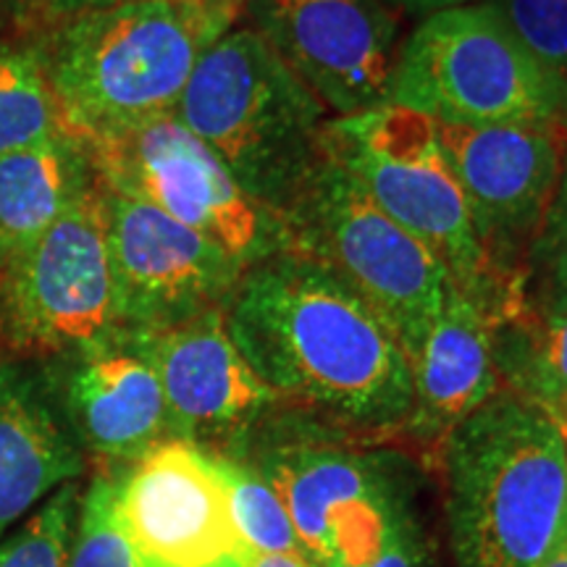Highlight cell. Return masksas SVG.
Segmentation results:
<instances>
[{
	"instance_id": "cell-28",
	"label": "cell",
	"mask_w": 567,
	"mask_h": 567,
	"mask_svg": "<svg viewBox=\"0 0 567 567\" xmlns=\"http://www.w3.org/2000/svg\"><path fill=\"white\" fill-rule=\"evenodd\" d=\"M384 3L392 6L394 11L423 13V17H431V13L463 9V6H473V3H486V0H384Z\"/></svg>"
},
{
	"instance_id": "cell-12",
	"label": "cell",
	"mask_w": 567,
	"mask_h": 567,
	"mask_svg": "<svg viewBox=\"0 0 567 567\" xmlns=\"http://www.w3.org/2000/svg\"><path fill=\"white\" fill-rule=\"evenodd\" d=\"M252 27L329 116L384 105L400 59V17L384 0H247Z\"/></svg>"
},
{
	"instance_id": "cell-30",
	"label": "cell",
	"mask_w": 567,
	"mask_h": 567,
	"mask_svg": "<svg viewBox=\"0 0 567 567\" xmlns=\"http://www.w3.org/2000/svg\"><path fill=\"white\" fill-rule=\"evenodd\" d=\"M243 567H310L305 555H264V551L245 549L239 557Z\"/></svg>"
},
{
	"instance_id": "cell-22",
	"label": "cell",
	"mask_w": 567,
	"mask_h": 567,
	"mask_svg": "<svg viewBox=\"0 0 567 567\" xmlns=\"http://www.w3.org/2000/svg\"><path fill=\"white\" fill-rule=\"evenodd\" d=\"M534 63L567 137V0H488Z\"/></svg>"
},
{
	"instance_id": "cell-8",
	"label": "cell",
	"mask_w": 567,
	"mask_h": 567,
	"mask_svg": "<svg viewBox=\"0 0 567 567\" xmlns=\"http://www.w3.org/2000/svg\"><path fill=\"white\" fill-rule=\"evenodd\" d=\"M122 334L97 176L0 276V337L19 354L69 358Z\"/></svg>"
},
{
	"instance_id": "cell-19",
	"label": "cell",
	"mask_w": 567,
	"mask_h": 567,
	"mask_svg": "<svg viewBox=\"0 0 567 567\" xmlns=\"http://www.w3.org/2000/svg\"><path fill=\"white\" fill-rule=\"evenodd\" d=\"M502 386L536 405L567 400V316H538L528 308L492 326Z\"/></svg>"
},
{
	"instance_id": "cell-6",
	"label": "cell",
	"mask_w": 567,
	"mask_h": 567,
	"mask_svg": "<svg viewBox=\"0 0 567 567\" xmlns=\"http://www.w3.org/2000/svg\"><path fill=\"white\" fill-rule=\"evenodd\" d=\"M284 229L289 250L334 268L381 316L408 360L415 358L452 289L429 247L394 224L331 155L284 216Z\"/></svg>"
},
{
	"instance_id": "cell-14",
	"label": "cell",
	"mask_w": 567,
	"mask_h": 567,
	"mask_svg": "<svg viewBox=\"0 0 567 567\" xmlns=\"http://www.w3.org/2000/svg\"><path fill=\"white\" fill-rule=\"evenodd\" d=\"M126 337L158 375L172 439L229 452L281 405L231 342L226 310Z\"/></svg>"
},
{
	"instance_id": "cell-3",
	"label": "cell",
	"mask_w": 567,
	"mask_h": 567,
	"mask_svg": "<svg viewBox=\"0 0 567 567\" xmlns=\"http://www.w3.org/2000/svg\"><path fill=\"white\" fill-rule=\"evenodd\" d=\"M226 32L189 0H124L53 19L32 53L61 126L92 145L174 113L197 59Z\"/></svg>"
},
{
	"instance_id": "cell-24",
	"label": "cell",
	"mask_w": 567,
	"mask_h": 567,
	"mask_svg": "<svg viewBox=\"0 0 567 567\" xmlns=\"http://www.w3.org/2000/svg\"><path fill=\"white\" fill-rule=\"evenodd\" d=\"M80 505V488L61 486L24 528L0 544V567H66Z\"/></svg>"
},
{
	"instance_id": "cell-33",
	"label": "cell",
	"mask_w": 567,
	"mask_h": 567,
	"mask_svg": "<svg viewBox=\"0 0 567 567\" xmlns=\"http://www.w3.org/2000/svg\"><path fill=\"white\" fill-rule=\"evenodd\" d=\"M224 567H243V565H239V559H237V563H229V565H224Z\"/></svg>"
},
{
	"instance_id": "cell-26",
	"label": "cell",
	"mask_w": 567,
	"mask_h": 567,
	"mask_svg": "<svg viewBox=\"0 0 567 567\" xmlns=\"http://www.w3.org/2000/svg\"><path fill=\"white\" fill-rule=\"evenodd\" d=\"M337 567H436L434 551H431L425 530L417 520V513L402 520L384 542L365 557L354 559L350 565Z\"/></svg>"
},
{
	"instance_id": "cell-17",
	"label": "cell",
	"mask_w": 567,
	"mask_h": 567,
	"mask_svg": "<svg viewBox=\"0 0 567 567\" xmlns=\"http://www.w3.org/2000/svg\"><path fill=\"white\" fill-rule=\"evenodd\" d=\"M82 467L80 446L42 381L0 358V536Z\"/></svg>"
},
{
	"instance_id": "cell-27",
	"label": "cell",
	"mask_w": 567,
	"mask_h": 567,
	"mask_svg": "<svg viewBox=\"0 0 567 567\" xmlns=\"http://www.w3.org/2000/svg\"><path fill=\"white\" fill-rule=\"evenodd\" d=\"M38 9H42L48 17L61 19V17H71V13L80 11H92V9H105V6H116L124 3V0H32Z\"/></svg>"
},
{
	"instance_id": "cell-7",
	"label": "cell",
	"mask_w": 567,
	"mask_h": 567,
	"mask_svg": "<svg viewBox=\"0 0 567 567\" xmlns=\"http://www.w3.org/2000/svg\"><path fill=\"white\" fill-rule=\"evenodd\" d=\"M386 103L436 124L563 132L542 76L488 0L423 17L402 42Z\"/></svg>"
},
{
	"instance_id": "cell-9",
	"label": "cell",
	"mask_w": 567,
	"mask_h": 567,
	"mask_svg": "<svg viewBox=\"0 0 567 567\" xmlns=\"http://www.w3.org/2000/svg\"><path fill=\"white\" fill-rule=\"evenodd\" d=\"M84 147L105 187L155 205L245 268L289 250L281 218L255 203L174 113Z\"/></svg>"
},
{
	"instance_id": "cell-5",
	"label": "cell",
	"mask_w": 567,
	"mask_h": 567,
	"mask_svg": "<svg viewBox=\"0 0 567 567\" xmlns=\"http://www.w3.org/2000/svg\"><path fill=\"white\" fill-rule=\"evenodd\" d=\"M326 147L394 224L442 260L452 287L478 302L492 323L526 308L520 289L502 284L486 264L434 118L394 103L375 105L331 118Z\"/></svg>"
},
{
	"instance_id": "cell-10",
	"label": "cell",
	"mask_w": 567,
	"mask_h": 567,
	"mask_svg": "<svg viewBox=\"0 0 567 567\" xmlns=\"http://www.w3.org/2000/svg\"><path fill=\"white\" fill-rule=\"evenodd\" d=\"M105 231L116 316L130 334L166 331L226 310L245 274L224 247L111 187H105Z\"/></svg>"
},
{
	"instance_id": "cell-15",
	"label": "cell",
	"mask_w": 567,
	"mask_h": 567,
	"mask_svg": "<svg viewBox=\"0 0 567 567\" xmlns=\"http://www.w3.org/2000/svg\"><path fill=\"white\" fill-rule=\"evenodd\" d=\"M63 408L71 434L109 463H134L172 439L168 410L153 365L126 331L111 342L69 354Z\"/></svg>"
},
{
	"instance_id": "cell-21",
	"label": "cell",
	"mask_w": 567,
	"mask_h": 567,
	"mask_svg": "<svg viewBox=\"0 0 567 567\" xmlns=\"http://www.w3.org/2000/svg\"><path fill=\"white\" fill-rule=\"evenodd\" d=\"M226 488H229L231 520L245 549L264 555H302V544L295 534L287 507L274 486L260 476L243 455H218Z\"/></svg>"
},
{
	"instance_id": "cell-20",
	"label": "cell",
	"mask_w": 567,
	"mask_h": 567,
	"mask_svg": "<svg viewBox=\"0 0 567 567\" xmlns=\"http://www.w3.org/2000/svg\"><path fill=\"white\" fill-rule=\"evenodd\" d=\"M63 130L32 48L0 40V155Z\"/></svg>"
},
{
	"instance_id": "cell-32",
	"label": "cell",
	"mask_w": 567,
	"mask_h": 567,
	"mask_svg": "<svg viewBox=\"0 0 567 567\" xmlns=\"http://www.w3.org/2000/svg\"><path fill=\"white\" fill-rule=\"evenodd\" d=\"M544 567H567V536H565V542L555 549V555L544 563Z\"/></svg>"
},
{
	"instance_id": "cell-31",
	"label": "cell",
	"mask_w": 567,
	"mask_h": 567,
	"mask_svg": "<svg viewBox=\"0 0 567 567\" xmlns=\"http://www.w3.org/2000/svg\"><path fill=\"white\" fill-rule=\"evenodd\" d=\"M544 413L549 415V421L555 423L559 439H563V450H565V465H567V400L555 402V405H538Z\"/></svg>"
},
{
	"instance_id": "cell-4",
	"label": "cell",
	"mask_w": 567,
	"mask_h": 567,
	"mask_svg": "<svg viewBox=\"0 0 567 567\" xmlns=\"http://www.w3.org/2000/svg\"><path fill=\"white\" fill-rule=\"evenodd\" d=\"M174 116L281 221L329 163V111L250 27L205 48Z\"/></svg>"
},
{
	"instance_id": "cell-11",
	"label": "cell",
	"mask_w": 567,
	"mask_h": 567,
	"mask_svg": "<svg viewBox=\"0 0 567 567\" xmlns=\"http://www.w3.org/2000/svg\"><path fill=\"white\" fill-rule=\"evenodd\" d=\"M436 130L488 268L502 284L520 289L528 250L557 193L567 137L530 124Z\"/></svg>"
},
{
	"instance_id": "cell-16",
	"label": "cell",
	"mask_w": 567,
	"mask_h": 567,
	"mask_svg": "<svg viewBox=\"0 0 567 567\" xmlns=\"http://www.w3.org/2000/svg\"><path fill=\"white\" fill-rule=\"evenodd\" d=\"M410 371L413 413L405 436L439 455L446 436L505 389L496 371L486 310L452 287L442 313L410 360Z\"/></svg>"
},
{
	"instance_id": "cell-18",
	"label": "cell",
	"mask_w": 567,
	"mask_h": 567,
	"mask_svg": "<svg viewBox=\"0 0 567 567\" xmlns=\"http://www.w3.org/2000/svg\"><path fill=\"white\" fill-rule=\"evenodd\" d=\"M95 179L90 151L66 130L0 155V276Z\"/></svg>"
},
{
	"instance_id": "cell-1",
	"label": "cell",
	"mask_w": 567,
	"mask_h": 567,
	"mask_svg": "<svg viewBox=\"0 0 567 567\" xmlns=\"http://www.w3.org/2000/svg\"><path fill=\"white\" fill-rule=\"evenodd\" d=\"M226 329L284 408L360 439L405 434L408 354L334 268L297 250L258 260L226 305Z\"/></svg>"
},
{
	"instance_id": "cell-23",
	"label": "cell",
	"mask_w": 567,
	"mask_h": 567,
	"mask_svg": "<svg viewBox=\"0 0 567 567\" xmlns=\"http://www.w3.org/2000/svg\"><path fill=\"white\" fill-rule=\"evenodd\" d=\"M523 305L538 316H567V153L557 193L523 266Z\"/></svg>"
},
{
	"instance_id": "cell-2",
	"label": "cell",
	"mask_w": 567,
	"mask_h": 567,
	"mask_svg": "<svg viewBox=\"0 0 567 567\" xmlns=\"http://www.w3.org/2000/svg\"><path fill=\"white\" fill-rule=\"evenodd\" d=\"M452 567H544L567 536L563 439L536 402L502 389L446 436Z\"/></svg>"
},
{
	"instance_id": "cell-29",
	"label": "cell",
	"mask_w": 567,
	"mask_h": 567,
	"mask_svg": "<svg viewBox=\"0 0 567 567\" xmlns=\"http://www.w3.org/2000/svg\"><path fill=\"white\" fill-rule=\"evenodd\" d=\"M197 9H203L213 21L224 27V30H231L234 19L245 11L247 0H189Z\"/></svg>"
},
{
	"instance_id": "cell-13",
	"label": "cell",
	"mask_w": 567,
	"mask_h": 567,
	"mask_svg": "<svg viewBox=\"0 0 567 567\" xmlns=\"http://www.w3.org/2000/svg\"><path fill=\"white\" fill-rule=\"evenodd\" d=\"M113 481L118 526L142 567H224L243 557L213 452L166 439Z\"/></svg>"
},
{
	"instance_id": "cell-25",
	"label": "cell",
	"mask_w": 567,
	"mask_h": 567,
	"mask_svg": "<svg viewBox=\"0 0 567 567\" xmlns=\"http://www.w3.org/2000/svg\"><path fill=\"white\" fill-rule=\"evenodd\" d=\"M116 481L97 476L82 496L74 538H71L66 567H142L132 544L118 526Z\"/></svg>"
}]
</instances>
